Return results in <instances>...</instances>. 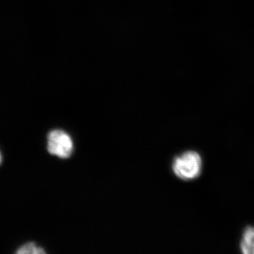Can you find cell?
<instances>
[{"label": "cell", "instance_id": "cell-4", "mask_svg": "<svg viewBox=\"0 0 254 254\" xmlns=\"http://www.w3.org/2000/svg\"><path fill=\"white\" fill-rule=\"evenodd\" d=\"M16 253L19 254H46V251L43 250L41 247H38L34 243H28L23 245L16 252Z\"/></svg>", "mask_w": 254, "mask_h": 254}, {"label": "cell", "instance_id": "cell-3", "mask_svg": "<svg viewBox=\"0 0 254 254\" xmlns=\"http://www.w3.org/2000/svg\"><path fill=\"white\" fill-rule=\"evenodd\" d=\"M240 248L242 253L254 254V226H247L244 230Z\"/></svg>", "mask_w": 254, "mask_h": 254}, {"label": "cell", "instance_id": "cell-5", "mask_svg": "<svg viewBox=\"0 0 254 254\" xmlns=\"http://www.w3.org/2000/svg\"><path fill=\"white\" fill-rule=\"evenodd\" d=\"M1 154H0V163H1Z\"/></svg>", "mask_w": 254, "mask_h": 254}, {"label": "cell", "instance_id": "cell-1", "mask_svg": "<svg viewBox=\"0 0 254 254\" xmlns=\"http://www.w3.org/2000/svg\"><path fill=\"white\" fill-rule=\"evenodd\" d=\"M173 171L184 181L196 180L201 175L203 160L201 155L194 150H187L174 159Z\"/></svg>", "mask_w": 254, "mask_h": 254}, {"label": "cell", "instance_id": "cell-2", "mask_svg": "<svg viewBox=\"0 0 254 254\" xmlns=\"http://www.w3.org/2000/svg\"><path fill=\"white\" fill-rule=\"evenodd\" d=\"M73 141L71 136L61 129L53 130L48 135V150L51 155L66 159L72 155Z\"/></svg>", "mask_w": 254, "mask_h": 254}]
</instances>
